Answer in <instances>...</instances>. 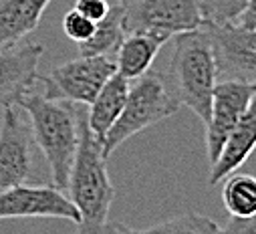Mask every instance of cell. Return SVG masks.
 Returning <instances> with one entry per match:
<instances>
[{"mask_svg":"<svg viewBox=\"0 0 256 234\" xmlns=\"http://www.w3.org/2000/svg\"><path fill=\"white\" fill-rule=\"evenodd\" d=\"M123 10V30L152 32L166 40L202 26L200 0H117Z\"/></svg>","mask_w":256,"mask_h":234,"instance_id":"5","label":"cell"},{"mask_svg":"<svg viewBox=\"0 0 256 234\" xmlns=\"http://www.w3.org/2000/svg\"><path fill=\"white\" fill-rule=\"evenodd\" d=\"M52 0H0V52L14 48L40 22Z\"/></svg>","mask_w":256,"mask_h":234,"instance_id":"13","label":"cell"},{"mask_svg":"<svg viewBox=\"0 0 256 234\" xmlns=\"http://www.w3.org/2000/svg\"><path fill=\"white\" fill-rule=\"evenodd\" d=\"M65 190H69V200L79 212L77 234H101L109 222L115 188L109 180L101 142L91 134L83 109L79 111V146Z\"/></svg>","mask_w":256,"mask_h":234,"instance_id":"2","label":"cell"},{"mask_svg":"<svg viewBox=\"0 0 256 234\" xmlns=\"http://www.w3.org/2000/svg\"><path fill=\"white\" fill-rule=\"evenodd\" d=\"M210 38L216 79L256 83V32L240 22L202 24Z\"/></svg>","mask_w":256,"mask_h":234,"instance_id":"7","label":"cell"},{"mask_svg":"<svg viewBox=\"0 0 256 234\" xmlns=\"http://www.w3.org/2000/svg\"><path fill=\"white\" fill-rule=\"evenodd\" d=\"M34 166V140L28 120L20 107L10 103L2 105L0 122V194L14 186L26 184Z\"/></svg>","mask_w":256,"mask_h":234,"instance_id":"8","label":"cell"},{"mask_svg":"<svg viewBox=\"0 0 256 234\" xmlns=\"http://www.w3.org/2000/svg\"><path fill=\"white\" fill-rule=\"evenodd\" d=\"M174 54L164 79L174 99L194 111L202 124L208 122L212 93L218 83L216 65L206 30L194 28L174 36Z\"/></svg>","mask_w":256,"mask_h":234,"instance_id":"3","label":"cell"},{"mask_svg":"<svg viewBox=\"0 0 256 234\" xmlns=\"http://www.w3.org/2000/svg\"><path fill=\"white\" fill-rule=\"evenodd\" d=\"M44 46L38 42L16 44L0 52V105L14 103L36 83Z\"/></svg>","mask_w":256,"mask_h":234,"instance_id":"11","label":"cell"},{"mask_svg":"<svg viewBox=\"0 0 256 234\" xmlns=\"http://www.w3.org/2000/svg\"><path fill=\"white\" fill-rule=\"evenodd\" d=\"M4 218H62L79 222L69 196L54 186H14L0 194V220Z\"/></svg>","mask_w":256,"mask_h":234,"instance_id":"10","label":"cell"},{"mask_svg":"<svg viewBox=\"0 0 256 234\" xmlns=\"http://www.w3.org/2000/svg\"><path fill=\"white\" fill-rule=\"evenodd\" d=\"M254 144H256V109L252 103L246 109V113L240 117L236 128L224 140L218 158L210 164L208 184L216 186L222 180H226L230 174H234L248 160V156L254 150Z\"/></svg>","mask_w":256,"mask_h":234,"instance_id":"12","label":"cell"},{"mask_svg":"<svg viewBox=\"0 0 256 234\" xmlns=\"http://www.w3.org/2000/svg\"><path fill=\"white\" fill-rule=\"evenodd\" d=\"M115 73V61L103 54H79L73 61L56 65L46 77L36 75L44 83V97L62 99L75 105H89L105 81Z\"/></svg>","mask_w":256,"mask_h":234,"instance_id":"6","label":"cell"},{"mask_svg":"<svg viewBox=\"0 0 256 234\" xmlns=\"http://www.w3.org/2000/svg\"><path fill=\"white\" fill-rule=\"evenodd\" d=\"M127 91H130V81L123 79L117 73H113L105 81V85L99 89L95 99L89 103L87 126L99 142L105 138L109 128L119 117V113L125 105V99H127Z\"/></svg>","mask_w":256,"mask_h":234,"instance_id":"15","label":"cell"},{"mask_svg":"<svg viewBox=\"0 0 256 234\" xmlns=\"http://www.w3.org/2000/svg\"><path fill=\"white\" fill-rule=\"evenodd\" d=\"M178 109H180V103L174 99L172 91L168 89L164 73L148 71L146 75L130 81L125 105L115 120V124L109 128V132L101 140L103 156L109 160V156L123 142L168 120L170 115L178 113Z\"/></svg>","mask_w":256,"mask_h":234,"instance_id":"4","label":"cell"},{"mask_svg":"<svg viewBox=\"0 0 256 234\" xmlns=\"http://www.w3.org/2000/svg\"><path fill=\"white\" fill-rule=\"evenodd\" d=\"M101 234H136L132 228H127L121 222H107L101 230Z\"/></svg>","mask_w":256,"mask_h":234,"instance_id":"23","label":"cell"},{"mask_svg":"<svg viewBox=\"0 0 256 234\" xmlns=\"http://www.w3.org/2000/svg\"><path fill=\"white\" fill-rule=\"evenodd\" d=\"M254 0H200L202 24H226L236 22Z\"/></svg>","mask_w":256,"mask_h":234,"instance_id":"19","label":"cell"},{"mask_svg":"<svg viewBox=\"0 0 256 234\" xmlns=\"http://www.w3.org/2000/svg\"><path fill=\"white\" fill-rule=\"evenodd\" d=\"M164 42H166V38L160 34L127 32L113 56L115 73L127 81H134V79L146 75L152 69Z\"/></svg>","mask_w":256,"mask_h":234,"instance_id":"14","label":"cell"},{"mask_svg":"<svg viewBox=\"0 0 256 234\" xmlns=\"http://www.w3.org/2000/svg\"><path fill=\"white\" fill-rule=\"evenodd\" d=\"M218 234H256L254 216H230L224 228H218Z\"/></svg>","mask_w":256,"mask_h":234,"instance_id":"22","label":"cell"},{"mask_svg":"<svg viewBox=\"0 0 256 234\" xmlns=\"http://www.w3.org/2000/svg\"><path fill=\"white\" fill-rule=\"evenodd\" d=\"M222 200L232 216L256 214V180L248 174H230L224 182Z\"/></svg>","mask_w":256,"mask_h":234,"instance_id":"17","label":"cell"},{"mask_svg":"<svg viewBox=\"0 0 256 234\" xmlns=\"http://www.w3.org/2000/svg\"><path fill=\"white\" fill-rule=\"evenodd\" d=\"M109 8H111L109 0H75V10H79L93 22L101 20L109 12Z\"/></svg>","mask_w":256,"mask_h":234,"instance_id":"21","label":"cell"},{"mask_svg":"<svg viewBox=\"0 0 256 234\" xmlns=\"http://www.w3.org/2000/svg\"><path fill=\"white\" fill-rule=\"evenodd\" d=\"M14 105L28 117L32 140L42 152L54 188L65 190L79 146V105L50 99L30 89L24 91Z\"/></svg>","mask_w":256,"mask_h":234,"instance_id":"1","label":"cell"},{"mask_svg":"<svg viewBox=\"0 0 256 234\" xmlns=\"http://www.w3.org/2000/svg\"><path fill=\"white\" fill-rule=\"evenodd\" d=\"M125 38V30H123V10L119 4H113L109 8V12L97 20L93 34L77 44L79 46V54H103V56H115L121 40Z\"/></svg>","mask_w":256,"mask_h":234,"instance_id":"16","label":"cell"},{"mask_svg":"<svg viewBox=\"0 0 256 234\" xmlns=\"http://www.w3.org/2000/svg\"><path fill=\"white\" fill-rule=\"evenodd\" d=\"M254 103V85L242 81H218L212 93L210 115L206 128V154L210 164L218 158V152L236 128L240 117Z\"/></svg>","mask_w":256,"mask_h":234,"instance_id":"9","label":"cell"},{"mask_svg":"<svg viewBox=\"0 0 256 234\" xmlns=\"http://www.w3.org/2000/svg\"><path fill=\"white\" fill-rule=\"evenodd\" d=\"M95 24H97V22H93L91 18H87L85 14H81V12L75 10V8L69 10V12L65 14V18H62V30H65V34H67L71 40H75L77 44L85 42V40L93 34Z\"/></svg>","mask_w":256,"mask_h":234,"instance_id":"20","label":"cell"},{"mask_svg":"<svg viewBox=\"0 0 256 234\" xmlns=\"http://www.w3.org/2000/svg\"><path fill=\"white\" fill-rule=\"evenodd\" d=\"M218 224L204 214H182L176 218H170L166 222L154 224L144 230H134L136 234H218Z\"/></svg>","mask_w":256,"mask_h":234,"instance_id":"18","label":"cell"}]
</instances>
